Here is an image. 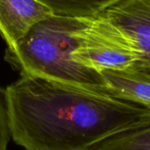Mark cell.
Returning a JSON list of instances; mask_svg holds the SVG:
<instances>
[{"instance_id": "1", "label": "cell", "mask_w": 150, "mask_h": 150, "mask_svg": "<svg viewBox=\"0 0 150 150\" xmlns=\"http://www.w3.org/2000/svg\"><path fill=\"white\" fill-rule=\"evenodd\" d=\"M11 139L25 150H90L150 123V108L112 95L20 76L5 88Z\"/></svg>"}, {"instance_id": "2", "label": "cell", "mask_w": 150, "mask_h": 150, "mask_svg": "<svg viewBox=\"0 0 150 150\" xmlns=\"http://www.w3.org/2000/svg\"><path fill=\"white\" fill-rule=\"evenodd\" d=\"M83 21L53 15L37 24L15 47H6L4 60L20 76L115 96L101 73L81 65L74 58L77 45L75 33Z\"/></svg>"}, {"instance_id": "3", "label": "cell", "mask_w": 150, "mask_h": 150, "mask_svg": "<svg viewBox=\"0 0 150 150\" xmlns=\"http://www.w3.org/2000/svg\"><path fill=\"white\" fill-rule=\"evenodd\" d=\"M75 35L77 45L74 58L81 65L99 73L105 69L122 71L135 69L138 59L129 42L102 15L84 19Z\"/></svg>"}, {"instance_id": "4", "label": "cell", "mask_w": 150, "mask_h": 150, "mask_svg": "<svg viewBox=\"0 0 150 150\" xmlns=\"http://www.w3.org/2000/svg\"><path fill=\"white\" fill-rule=\"evenodd\" d=\"M101 15L129 42L138 59L134 70L150 76V0H121Z\"/></svg>"}, {"instance_id": "5", "label": "cell", "mask_w": 150, "mask_h": 150, "mask_svg": "<svg viewBox=\"0 0 150 150\" xmlns=\"http://www.w3.org/2000/svg\"><path fill=\"white\" fill-rule=\"evenodd\" d=\"M51 16L50 9L38 0H0V35L7 47H15Z\"/></svg>"}, {"instance_id": "6", "label": "cell", "mask_w": 150, "mask_h": 150, "mask_svg": "<svg viewBox=\"0 0 150 150\" xmlns=\"http://www.w3.org/2000/svg\"><path fill=\"white\" fill-rule=\"evenodd\" d=\"M50 9L53 15L70 18L91 19L121 0H38Z\"/></svg>"}, {"instance_id": "7", "label": "cell", "mask_w": 150, "mask_h": 150, "mask_svg": "<svg viewBox=\"0 0 150 150\" xmlns=\"http://www.w3.org/2000/svg\"><path fill=\"white\" fill-rule=\"evenodd\" d=\"M90 150H150V123L114 135Z\"/></svg>"}, {"instance_id": "8", "label": "cell", "mask_w": 150, "mask_h": 150, "mask_svg": "<svg viewBox=\"0 0 150 150\" xmlns=\"http://www.w3.org/2000/svg\"><path fill=\"white\" fill-rule=\"evenodd\" d=\"M11 140L5 88L0 86V150H8Z\"/></svg>"}]
</instances>
